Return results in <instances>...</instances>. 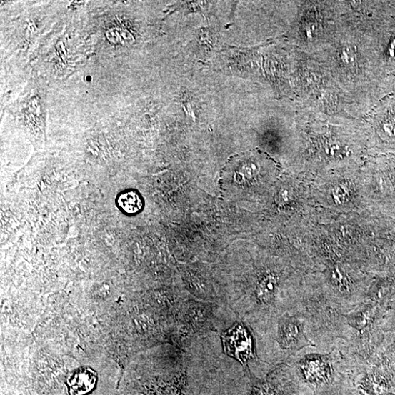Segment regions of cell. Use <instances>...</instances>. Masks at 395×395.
I'll return each instance as SVG.
<instances>
[{
	"instance_id": "obj_9",
	"label": "cell",
	"mask_w": 395,
	"mask_h": 395,
	"mask_svg": "<svg viewBox=\"0 0 395 395\" xmlns=\"http://www.w3.org/2000/svg\"><path fill=\"white\" fill-rule=\"evenodd\" d=\"M117 204L119 208L127 214H136L143 206L142 200L134 191H129L121 194Z\"/></svg>"
},
{
	"instance_id": "obj_2",
	"label": "cell",
	"mask_w": 395,
	"mask_h": 395,
	"mask_svg": "<svg viewBox=\"0 0 395 395\" xmlns=\"http://www.w3.org/2000/svg\"><path fill=\"white\" fill-rule=\"evenodd\" d=\"M54 4L28 8L2 24V56L6 62L15 65L26 63L39 46L44 32L61 16Z\"/></svg>"
},
{
	"instance_id": "obj_1",
	"label": "cell",
	"mask_w": 395,
	"mask_h": 395,
	"mask_svg": "<svg viewBox=\"0 0 395 395\" xmlns=\"http://www.w3.org/2000/svg\"><path fill=\"white\" fill-rule=\"evenodd\" d=\"M87 29L73 16L62 15L41 39L29 62L48 83L64 81L86 63L92 44Z\"/></svg>"
},
{
	"instance_id": "obj_8",
	"label": "cell",
	"mask_w": 395,
	"mask_h": 395,
	"mask_svg": "<svg viewBox=\"0 0 395 395\" xmlns=\"http://www.w3.org/2000/svg\"><path fill=\"white\" fill-rule=\"evenodd\" d=\"M279 288V279L269 274L263 276L255 289V297L260 305L269 306L273 303Z\"/></svg>"
},
{
	"instance_id": "obj_5",
	"label": "cell",
	"mask_w": 395,
	"mask_h": 395,
	"mask_svg": "<svg viewBox=\"0 0 395 395\" xmlns=\"http://www.w3.org/2000/svg\"><path fill=\"white\" fill-rule=\"evenodd\" d=\"M277 339L280 347L290 352L314 346L306 337L302 323L296 317L288 314L279 319Z\"/></svg>"
},
{
	"instance_id": "obj_3",
	"label": "cell",
	"mask_w": 395,
	"mask_h": 395,
	"mask_svg": "<svg viewBox=\"0 0 395 395\" xmlns=\"http://www.w3.org/2000/svg\"><path fill=\"white\" fill-rule=\"evenodd\" d=\"M21 92L6 108L16 127L36 149L43 147L46 137L48 81L32 70Z\"/></svg>"
},
{
	"instance_id": "obj_4",
	"label": "cell",
	"mask_w": 395,
	"mask_h": 395,
	"mask_svg": "<svg viewBox=\"0 0 395 395\" xmlns=\"http://www.w3.org/2000/svg\"><path fill=\"white\" fill-rule=\"evenodd\" d=\"M224 352L239 362L245 370L256 357L255 341L250 329L242 321H236L221 335Z\"/></svg>"
},
{
	"instance_id": "obj_7",
	"label": "cell",
	"mask_w": 395,
	"mask_h": 395,
	"mask_svg": "<svg viewBox=\"0 0 395 395\" xmlns=\"http://www.w3.org/2000/svg\"><path fill=\"white\" fill-rule=\"evenodd\" d=\"M96 381L97 375L92 369H79L68 379L69 394L83 395L94 388Z\"/></svg>"
},
{
	"instance_id": "obj_6",
	"label": "cell",
	"mask_w": 395,
	"mask_h": 395,
	"mask_svg": "<svg viewBox=\"0 0 395 395\" xmlns=\"http://www.w3.org/2000/svg\"><path fill=\"white\" fill-rule=\"evenodd\" d=\"M209 303L188 302L184 308L185 326L189 330L197 332L205 328L209 320L211 307Z\"/></svg>"
}]
</instances>
